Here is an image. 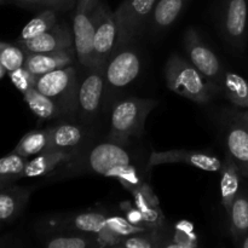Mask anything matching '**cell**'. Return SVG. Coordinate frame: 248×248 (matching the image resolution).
Returning <instances> with one entry per match:
<instances>
[{
    "label": "cell",
    "mask_w": 248,
    "mask_h": 248,
    "mask_svg": "<svg viewBox=\"0 0 248 248\" xmlns=\"http://www.w3.org/2000/svg\"><path fill=\"white\" fill-rule=\"evenodd\" d=\"M228 153L236 161L241 174L248 178V132L236 120L227 131Z\"/></svg>",
    "instance_id": "19"
},
{
    "label": "cell",
    "mask_w": 248,
    "mask_h": 248,
    "mask_svg": "<svg viewBox=\"0 0 248 248\" xmlns=\"http://www.w3.org/2000/svg\"><path fill=\"white\" fill-rule=\"evenodd\" d=\"M166 84L171 91L199 104H206L212 98L210 85L191 62L178 53L170 56L165 65Z\"/></svg>",
    "instance_id": "2"
},
{
    "label": "cell",
    "mask_w": 248,
    "mask_h": 248,
    "mask_svg": "<svg viewBox=\"0 0 248 248\" xmlns=\"http://www.w3.org/2000/svg\"><path fill=\"white\" fill-rule=\"evenodd\" d=\"M184 0H159L153 10V26L156 29H164L171 26L181 15Z\"/></svg>",
    "instance_id": "24"
},
{
    "label": "cell",
    "mask_w": 248,
    "mask_h": 248,
    "mask_svg": "<svg viewBox=\"0 0 248 248\" xmlns=\"http://www.w3.org/2000/svg\"><path fill=\"white\" fill-rule=\"evenodd\" d=\"M106 227L109 228L111 232L118 234L123 239L131 236L133 234H138V232H143L149 230L150 228L148 227H140V225H135L132 223L128 222L126 218L121 217H107Z\"/></svg>",
    "instance_id": "31"
},
{
    "label": "cell",
    "mask_w": 248,
    "mask_h": 248,
    "mask_svg": "<svg viewBox=\"0 0 248 248\" xmlns=\"http://www.w3.org/2000/svg\"><path fill=\"white\" fill-rule=\"evenodd\" d=\"M135 205L142 212L144 218V224L150 229H157L162 227L165 222V216L159 205V199L155 195L148 184L140 183L132 190Z\"/></svg>",
    "instance_id": "14"
},
{
    "label": "cell",
    "mask_w": 248,
    "mask_h": 248,
    "mask_svg": "<svg viewBox=\"0 0 248 248\" xmlns=\"http://www.w3.org/2000/svg\"><path fill=\"white\" fill-rule=\"evenodd\" d=\"M156 104L157 102L154 99L137 97L118 102L111 110L109 140L125 145L131 138L140 136L144 128L148 115Z\"/></svg>",
    "instance_id": "1"
},
{
    "label": "cell",
    "mask_w": 248,
    "mask_h": 248,
    "mask_svg": "<svg viewBox=\"0 0 248 248\" xmlns=\"http://www.w3.org/2000/svg\"><path fill=\"white\" fill-rule=\"evenodd\" d=\"M48 140H50V131L48 130L31 131L21 138L12 153L24 157L38 155L45 152L48 145Z\"/></svg>",
    "instance_id": "25"
},
{
    "label": "cell",
    "mask_w": 248,
    "mask_h": 248,
    "mask_svg": "<svg viewBox=\"0 0 248 248\" xmlns=\"http://www.w3.org/2000/svg\"><path fill=\"white\" fill-rule=\"evenodd\" d=\"M31 189L11 184L0 189V222H14L26 208Z\"/></svg>",
    "instance_id": "16"
},
{
    "label": "cell",
    "mask_w": 248,
    "mask_h": 248,
    "mask_svg": "<svg viewBox=\"0 0 248 248\" xmlns=\"http://www.w3.org/2000/svg\"><path fill=\"white\" fill-rule=\"evenodd\" d=\"M47 248H89L98 246L96 239L85 235H56L45 242Z\"/></svg>",
    "instance_id": "30"
},
{
    "label": "cell",
    "mask_w": 248,
    "mask_h": 248,
    "mask_svg": "<svg viewBox=\"0 0 248 248\" xmlns=\"http://www.w3.org/2000/svg\"><path fill=\"white\" fill-rule=\"evenodd\" d=\"M35 89L52 98L63 113L73 114L79 109L77 73L72 65L52 70L36 78Z\"/></svg>",
    "instance_id": "4"
},
{
    "label": "cell",
    "mask_w": 248,
    "mask_h": 248,
    "mask_svg": "<svg viewBox=\"0 0 248 248\" xmlns=\"http://www.w3.org/2000/svg\"><path fill=\"white\" fill-rule=\"evenodd\" d=\"M219 28L232 47L244 50L248 35V0H223Z\"/></svg>",
    "instance_id": "7"
},
{
    "label": "cell",
    "mask_w": 248,
    "mask_h": 248,
    "mask_svg": "<svg viewBox=\"0 0 248 248\" xmlns=\"http://www.w3.org/2000/svg\"><path fill=\"white\" fill-rule=\"evenodd\" d=\"M126 219L135 225H140V227H147L144 224V218H143L142 212L137 207H131L126 211Z\"/></svg>",
    "instance_id": "37"
},
{
    "label": "cell",
    "mask_w": 248,
    "mask_h": 248,
    "mask_svg": "<svg viewBox=\"0 0 248 248\" xmlns=\"http://www.w3.org/2000/svg\"><path fill=\"white\" fill-rule=\"evenodd\" d=\"M23 98L34 115L43 120L53 119L63 113L62 108L52 98L41 93L35 87H31L28 91L24 92Z\"/></svg>",
    "instance_id": "21"
},
{
    "label": "cell",
    "mask_w": 248,
    "mask_h": 248,
    "mask_svg": "<svg viewBox=\"0 0 248 248\" xmlns=\"http://www.w3.org/2000/svg\"><path fill=\"white\" fill-rule=\"evenodd\" d=\"M174 230H178V232H184V234H188V235L195 234V232H194V230H195L194 229V224L186 219L179 220V222L176 224V227H174Z\"/></svg>",
    "instance_id": "38"
},
{
    "label": "cell",
    "mask_w": 248,
    "mask_h": 248,
    "mask_svg": "<svg viewBox=\"0 0 248 248\" xmlns=\"http://www.w3.org/2000/svg\"><path fill=\"white\" fill-rule=\"evenodd\" d=\"M12 1L29 9H51L55 11H67L75 5L74 0H12Z\"/></svg>",
    "instance_id": "32"
},
{
    "label": "cell",
    "mask_w": 248,
    "mask_h": 248,
    "mask_svg": "<svg viewBox=\"0 0 248 248\" xmlns=\"http://www.w3.org/2000/svg\"><path fill=\"white\" fill-rule=\"evenodd\" d=\"M50 140L46 150H70L81 143L82 131L70 124H62L48 128Z\"/></svg>",
    "instance_id": "20"
},
{
    "label": "cell",
    "mask_w": 248,
    "mask_h": 248,
    "mask_svg": "<svg viewBox=\"0 0 248 248\" xmlns=\"http://www.w3.org/2000/svg\"><path fill=\"white\" fill-rule=\"evenodd\" d=\"M106 220L107 216L103 213L85 212L65 220V225L69 228V230L96 235L106 227Z\"/></svg>",
    "instance_id": "26"
},
{
    "label": "cell",
    "mask_w": 248,
    "mask_h": 248,
    "mask_svg": "<svg viewBox=\"0 0 248 248\" xmlns=\"http://www.w3.org/2000/svg\"><path fill=\"white\" fill-rule=\"evenodd\" d=\"M9 77L11 79L12 84L16 86L18 91H21V93H24L31 87H35L36 78H38L31 70L27 69L24 65L12 70V72H9Z\"/></svg>",
    "instance_id": "34"
},
{
    "label": "cell",
    "mask_w": 248,
    "mask_h": 248,
    "mask_svg": "<svg viewBox=\"0 0 248 248\" xmlns=\"http://www.w3.org/2000/svg\"><path fill=\"white\" fill-rule=\"evenodd\" d=\"M74 155L73 150H45L38 156L27 161L23 171V178H34L51 173L55 169L69 161Z\"/></svg>",
    "instance_id": "18"
},
{
    "label": "cell",
    "mask_w": 248,
    "mask_h": 248,
    "mask_svg": "<svg viewBox=\"0 0 248 248\" xmlns=\"http://www.w3.org/2000/svg\"><path fill=\"white\" fill-rule=\"evenodd\" d=\"M26 60V52L18 45L0 41V64L6 69V72H12L17 68L22 67Z\"/></svg>",
    "instance_id": "29"
},
{
    "label": "cell",
    "mask_w": 248,
    "mask_h": 248,
    "mask_svg": "<svg viewBox=\"0 0 248 248\" xmlns=\"http://www.w3.org/2000/svg\"><path fill=\"white\" fill-rule=\"evenodd\" d=\"M74 51H56V52L26 53L24 67L36 77L52 70L72 65Z\"/></svg>",
    "instance_id": "15"
},
{
    "label": "cell",
    "mask_w": 248,
    "mask_h": 248,
    "mask_svg": "<svg viewBox=\"0 0 248 248\" xmlns=\"http://www.w3.org/2000/svg\"><path fill=\"white\" fill-rule=\"evenodd\" d=\"M222 160L213 154L199 150L174 149L166 152H153L150 154L148 167L165 164H186L206 172H220Z\"/></svg>",
    "instance_id": "9"
},
{
    "label": "cell",
    "mask_w": 248,
    "mask_h": 248,
    "mask_svg": "<svg viewBox=\"0 0 248 248\" xmlns=\"http://www.w3.org/2000/svg\"><path fill=\"white\" fill-rule=\"evenodd\" d=\"M109 177L119 179L121 184L125 186L126 189L132 191L133 189L137 188L142 182H140V177L137 174V170L132 166V165H125V166L116 167L115 170L110 172Z\"/></svg>",
    "instance_id": "33"
},
{
    "label": "cell",
    "mask_w": 248,
    "mask_h": 248,
    "mask_svg": "<svg viewBox=\"0 0 248 248\" xmlns=\"http://www.w3.org/2000/svg\"><path fill=\"white\" fill-rule=\"evenodd\" d=\"M7 2H9V0H0V5L7 4Z\"/></svg>",
    "instance_id": "42"
},
{
    "label": "cell",
    "mask_w": 248,
    "mask_h": 248,
    "mask_svg": "<svg viewBox=\"0 0 248 248\" xmlns=\"http://www.w3.org/2000/svg\"><path fill=\"white\" fill-rule=\"evenodd\" d=\"M123 240V237L119 236L118 234L111 232V230L107 227H104L101 232L96 234V241L97 244H98V246L101 247L120 246Z\"/></svg>",
    "instance_id": "36"
},
{
    "label": "cell",
    "mask_w": 248,
    "mask_h": 248,
    "mask_svg": "<svg viewBox=\"0 0 248 248\" xmlns=\"http://www.w3.org/2000/svg\"><path fill=\"white\" fill-rule=\"evenodd\" d=\"M102 0H78L73 17L74 48L80 64L93 69V41L97 14Z\"/></svg>",
    "instance_id": "3"
},
{
    "label": "cell",
    "mask_w": 248,
    "mask_h": 248,
    "mask_svg": "<svg viewBox=\"0 0 248 248\" xmlns=\"http://www.w3.org/2000/svg\"><path fill=\"white\" fill-rule=\"evenodd\" d=\"M165 244L162 242V236L159 234L157 230L149 229L147 232L133 234L131 236L125 237L121 241L120 246L124 248H155L164 247Z\"/></svg>",
    "instance_id": "28"
},
{
    "label": "cell",
    "mask_w": 248,
    "mask_h": 248,
    "mask_svg": "<svg viewBox=\"0 0 248 248\" xmlns=\"http://www.w3.org/2000/svg\"><path fill=\"white\" fill-rule=\"evenodd\" d=\"M131 164V157L123 145L114 142L102 143L91 150L89 165L96 173L109 177L110 172L116 167Z\"/></svg>",
    "instance_id": "12"
},
{
    "label": "cell",
    "mask_w": 248,
    "mask_h": 248,
    "mask_svg": "<svg viewBox=\"0 0 248 248\" xmlns=\"http://www.w3.org/2000/svg\"><path fill=\"white\" fill-rule=\"evenodd\" d=\"M157 0H124L120 6L114 12L118 23V43L116 50L130 46L136 40L150 14H153Z\"/></svg>",
    "instance_id": "5"
},
{
    "label": "cell",
    "mask_w": 248,
    "mask_h": 248,
    "mask_svg": "<svg viewBox=\"0 0 248 248\" xmlns=\"http://www.w3.org/2000/svg\"><path fill=\"white\" fill-rule=\"evenodd\" d=\"M118 36L119 31L115 15L103 1H101L94 31L93 68L106 69L110 58L115 55Z\"/></svg>",
    "instance_id": "6"
},
{
    "label": "cell",
    "mask_w": 248,
    "mask_h": 248,
    "mask_svg": "<svg viewBox=\"0 0 248 248\" xmlns=\"http://www.w3.org/2000/svg\"><path fill=\"white\" fill-rule=\"evenodd\" d=\"M241 171L232 155L227 153L220 169V199L222 205L229 215L232 202L240 191Z\"/></svg>",
    "instance_id": "17"
},
{
    "label": "cell",
    "mask_w": 248,
    "mask_h": 248,
    "mask_svg": "<svg viewBox=\"0 0 248 248\" xmlns=\"http://www.w3.org/2000/svg\"><path fill=\"white\" fill-rule=\"evenodd\" d=\"M222 91L224 96L235 106L248 109V81L244 77L234 72L223 75Z\"/></svg>",
    "instance_id": "22"
},
{
    "label": "cell",
    "mask_w": 248,
    "mask_h": 248,
    "mask_svg": "<svg viewBox=\"0 0 248 248\" xmlns=\"http://www.w3.org/2000/svg\"><path fill=\"white\" fill-rule=\"evenodd\" d=\"M234 118L237 123H240L245 128H246L248 132V110L239 111V113L235 114Z\"/></svg>",
    "instance_id": "39"
},
{
    "label": "cell",
    "mask_w": 248,
    "mask_h": 248,
    "mask_svg": "<svg viewBox=\"0 0 248 248\" xmlns=\"http://www.w3.org/2000/svg\"><path fill=\"white\" fill-rule=\"evenodd\" d=\"M228 216L230 218V232L237 244L248 232V194L246 191H239Z\"/></svg>",
    "instance_id": "23"
},
{
    "label": "cell",
    "mask_w": 248,
    "mask_h": 248,
    "mask_svg": "<svg viewBox=\"0 0 248 248\" xmlns=\"http://www.w3.org/2000/svg\"><path fill=\"white\" fill-rule=\"evenodd\" d=\"M184 47L190 62L207 79L222 82V63L215 52L206 45L195 28L184 34Z\"/></svg>",
    "instance_id": "8"
},
{
    "label": "cell",
    "mask_w": 248,
    "mask_h": 248,
    "mask_svg": "<svg viewBox=\"0 0 248 248\" xmlns=\"http://www.w3.org/2000/svg\"><path fill=\"white\" fill-rule=\"evenodd\" d=\"M104 69L93 68L79 86L78 92V102L79 110L82 116L94 115L101 106V99L104 90Z\"/></svg>",
    "instance_id": "13"
},
{
    "label": "cell",
    "mask_w": 248,
    "mask_h": 248,
    "mask_svg": "<svg viewBox=\"0 0 248 248\" xmlns=\"http://www.w3.org/2000/svg\"><path fill=\"white\" fill-rule=\"evenodd\" d=\"M17 45L26 53L74 51V35L68 24H56L53 28L28 40H17Z\"/></svg>",
    "instance_id": "11"
},
{
    "label": "cell",
    "mask_w": 248,
    "mask_h": 248,
    "mask_svg": "<svg viewBox=\"0 0 248 248\" xmlns=\"http://www.w3.org/2000/svg\"><path fill=\"white\" fill-rule=\"evenodd\" d=\"M57 23L58 18L55 10H43L40 14L36 15L33 19H31V21L23 27L19 39H21V40H28V39L35 38V36L50 31V29L53 28Z\"/></svg>",
    "instance_id": "27"
},
{
    "label": "cell",
    "mask_w": 248,
    "mask_h": 248,
    "mask_svg": "<svg viewBox=\"0 0 248 248\" xmlns=\"http://www.w3.org/2000/svg\"><path fill=\"white\" fill-rule=\"evenodd\" d=\"M140 58L135 50L127 47L118 51L107 64L104 77L111 89H124L128 86L140 73Z\"/></svg>",
    "instance_id": "10"
},
{
    "label": "cell",
    "mask_w": 248,
    "mask_h": 248,
    "mask_svg": "<svg viewBox=\"0 0 248 248\" xmlns=\"http://www.w3.org/2000/svg\"><path fill=\"white\" fill-rule=\"evenodd\" d=\"M5 73H6V69H5V68L2 67L1 64H0V79H1V78L4 77V75H5Z\"/></svg>",
    "instance_id": "41"
},
{
    "label": "cell",
    "mask_w": 248,
    "mask_h": 248,
    "mask_svg": "<svg viewBox=\"0 0 248 248\" xmlns=\"http://www.w3.org/2000/svg\"><path fill=\"white\" fill-rule=\"evenodd\" d=\"M239 246L242 247V248H248V232L246 235H244V236L241 237V240H240L239 242Z\"/></svg>",
    "instance_id": "40"
},
{
    "label": "cell",
    "mask_w": 248,
    "mask_h": 248,
    "mask_svg": "<svg viewBox=\"0 0 248 248\" xmlns=\"http://www.w3.org/2000/svg\"><path fill=\"white\" fill-rule=\"evenodd\" d=\"M167 248H195L198 247V236L195 234L188 235L184 232L174 230L173 241L165 244Z\"/></svg>",
    "instance_id": "35"
}]
</instances>
